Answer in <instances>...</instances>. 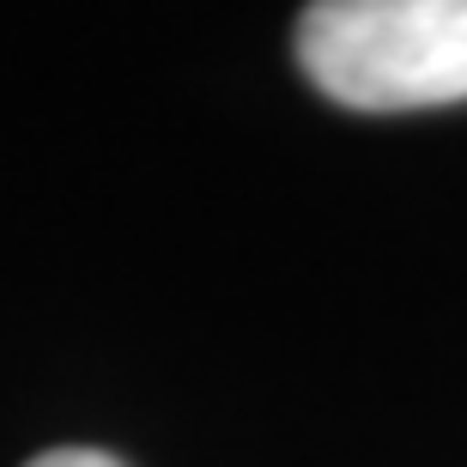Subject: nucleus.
Returning <instances> with one entry per match:
<instances>
[{"label":"nucleus","instance_id":"1","mask_svg":"<svg viewBox=\"0 0 467 467\" xmlns=\"http://www.w3.org/2000/svg\"><path fill=\"white\" fill-rule=\"evenodd\" d=\"M297 61L370 116L467 104V0H322L297 18Z\"/></svg>","mask_w":467,"mask_h":467},{"label":"nucleus","instance_id":"2","mask_svg":"<svg viewBox=\"0 0 467 467\" xmlns=\"http://www.w3.org/2000/svg\"><path fill=\"white\" fill-rule=\"evenodd\" d=\"M25 467H121V462L104 455V450H49V455H36V462H25Z\"/></svg>","mask_w":467,"mask_h":467}]
</instances>
